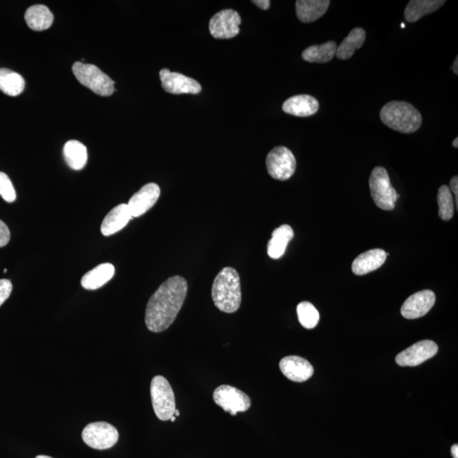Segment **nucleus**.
Masks as SVG:
<instances>
[{
    "instance_id": "1",
    "label": "nucleus",
    "mask_w": 458,
    "mask_h": 458,
    "mask_svg": "<svg viewBox=\"0 0 458 458\" xmlns=\"http://www.w3.org/2000/svg\"><path fill=\"white\" fill-rule=\"evenodd\" d=\"M188 293L185 277L174 276L163 283L150 298L145 310V325L151 332L161 333L174 324Z\"/></svg>"
},
{
    "instance_id": "2",
    "label": "nucleus",
    "mask_w": 458,
    "mask_h": 458,
    "mask_svg": "<svg viewBox=\"0 0 458 458\" xmlns=\"http://www.w3.org/2000/svg\"><path fill=\"white\" fill-rule=\"evenodd\" d=\"M211 297L221 312L234 313L240 308L242 301L239 273L233 268H224L215 277L211 288Z\"/></svg>"
},
{
    "instance_id": "3",
    "label": "nucleus",
    "mask_w": 458,
    "mask_h": 458,
    "mask_svg": "<svg viewBox=\"0 0 458 458\" xmlns=\"http://www.w3.org/2000/svg\"><path fill=\"white\" fill-rule=\"evenodd\" d=\"M380 119L388 128L402 133H412L422 125L421 113L406 101L388 102L380 110Z\"/></svg>"
},
{
    "instance_id": "4",
    "label": "nucleus",
    "mask_w": 458,
    "mask_h": 458,
    "mask_svg": "<svg viewBox=\"0 0 458 458\" xmlns=\"http://www.w3.org/2000/svg\"><path fill=\"white\" fill-rule=\"evenodd\" d=\"M72 72L81 84L98 96H110L115 91V81L95 65L75 63Z\"/></svg>"
},
{
    "instance_id": "5",
    "label": "nucleus",
    "mask_w": 458,
    "mask_h": 458,
    "mask_svg": "<svg viewBox=\"0 0 458 458\" xmlns=\"http://www.w3.org/2000/svg\"><path fill=\"white\" fill-rule=\"evenodd\" d=\"M151 400L155 415L162 421H169L176 411L175 395L169 380L163 376L153 378L150 384Z\"/></svg>"
},
{
    "instance_id": "6",
    "label": "nucleus",
    "mask_w": 458,
    "mask_h": 458,
    "mask_svg": "<svg viewBox=\"0 0 458 458\" xmlns=\"http://www.w3.org/2000/svg\"><path fill=\"white\" fill-rule=\"evenodd\" d=\"M372 198L380 209L393 210L399 195L391 185L386 169L377 166L372 171L369 178Z\"/></svg>"
},
{
    "instance_id": "7",
    "label": "nucleus",
    "mask_w": 458,
    "mask_h": 458,
    "mask_svg": "<svg viewBox=\"0 0 458 458\" xmlns=\"http://www.w3.org/2000/svg\"><path fill=\"white\" fill-rule=\"evenodd\" d=\"M268 171L274 179L286 181L292 177L296 169V159L294 155L284 146L273 149L266 159Z\"/></svg>"
},
{
    "instance_id": "8",
    "label": "nucleus",
    "mask_w": 458,
    "mask_h": 458,
    "mask_svg": "<svg viewBox=\"0 0 458 458\" xmlns=\"http://www.w3.org/2000/svg\"><path fill=\"white\" fill-rule=\"evenodd\" d=\"M86 445L96 450H106L114 447L119 439L117 429L106 422H96L87 425L81 433Z\"/></svg>"
},
{
    "instance_id": "9",
    "label": "nucleus",
    "mask_w": 458,
    "mask_h": 458,
    "mask_svg": "<svg viewBox=\"0 0 458 458\" xmlns=\"http://www.w3.org/2000/svg\"><path fill=\"white\" fill-rule=\"evenodd\" d=\"M214 400L216 405L233 416L237 412H247L251 406V398L244 392L227 384L216 388Z\"/></svg>"
},
{
    "instance_id": "10",
    "label": "nucleus",
    "mask_w": 458,
    "mask_h": 458,
    "mask_svg": "<svg viewBox=\"0 0 458 458\" xmlns=\"http://www.w3.org/2000/svg\"><path fill=\"white\" fill-rule=\"evenodd\" d=\"M240 24L241 18L238 12L234 10H223L212 16L209 30L215 39H233L240 34Z\"/></svg>"
},
{
    "instance_id": "11",
    "label": "nucleus",
    "mask_w": 458,
    "mask_h": 458,
    "mask_svg": "<svg viewBox=\"0 0 458 458\" xmlns=\"http://www.w3.org/2000/svg\"><path fill=\"white\" fill-rule=\"evenodd\" d=\"M438 346L432 341H422L408 347L395 358L400 367H416L435 357L438 353Z\"/></svg>"
},
{
    "instance_id": "12",
    "label": "nucleus",
    "mask_w": 458,
    "mask_h": 458,
    "mask_svg": "<svg viewBox=\"0 0 458 458\" xmlns=\"http://www.w3.org/2000/svg\"><path fill=\"white\" fill-rule=\"evenodd\" d=\"M163 89L173 95H182V93H192L197 95L202 92V85L191 77L181 74V73L171 72L169 69H162L159 71Z\"/></svg>"
},
{
    "instance_id": "13",
    "label": "nucleus",
    "mask_w": 458,
    "mask_h": 458,
    "mask_svg": "<svg viewBox=\"0 0 458 458\" xmlns=\"http://www.w3.org/2000/svg\"><path fill=\"white\" fill-rule=\"evenodd\" d=\"M161 195V190L157 183H150L143 186L129 199V209L133 218H138L152 208Z\"/></svg>"
},
{
    "instance_id": "14",
    "label": "nucleus",
    "mask_w": 458,
    "mask_h": 458,
    "mask_svg": "<svg viewBox=\"0 0 458 458\" xmlns=\"http://www.w3.org/2000/svg\"><path fill=\"white\" fill-rule=\"evenodd\" d=\"M435 303V293L431 290L424 289L407 298L400 309V313L407 319L422 318L431 310Z\"/></svg>"
},
{
    "instance_id": "15",
    "label": "nucleus",
    "mask_w": 458,
    "mask_h": 458,
    "mask_svg": "<svg viewBox=\"0 0 458 458\" xmlns=\"http://www.w3.org/2000/svg\"><path fill=\"white\" fill-rule=\"evenodd\" d=\"M280 367L285 377L294 382H305L314 374L312 364L297 355H289L282 359Z\"/></svg>"
},
{
    "instance_id": "16",
    "label": "nucleus",
    "mask_w": 458,
    "mask_h": 458,
    "mask_svg": "<svg viewBox=\"0 0 458 458\" xmlns=\"http://www.w3.org/2000/svg\"><path fill=\"white\" fill-rule=\"evenodd\" d=\"M388 255L382 249H374L364 252L354 260L351 267L353 272L358 276L374 272L381 267Z\"/></svg>"
},
{
    "instance_id": "17",
    "label": "nucleus",
    "mask_w": 458,
    "mask_h": 458,
    "mask_svg": "<svg viewBox=\"0 0 458 458\" xmlns=\"http://www.w3.org/2000/svg\"><path fill=\"white\" fill-rule=\"evenodd\" d=\"M132 218L133 216L130 214L128 204H118L106 215L103 220L100 228L102 235L110 236L116 234L126 227V225Z\"/></svg>"
},
{
    "instance_id": "18",
    "label": "nucleus",
    "mask_w": 458,
    "mask_h": 458,
    "mask_svg": "<svg viewBox=\"0 0 458 458\" xmlns=\"http://www.w3.org/2000/svg\"><path fill=\"white\" fill-rule=\"evenodd\" d=\"M319 110L317 99L308 95H299L289 98L283 105L285 113L294 117H308L316 114Z\"/></svg>"
},
{
    "instance_id": "19",
    "label": "nucleus",
    "mask_w": 458,
    "mask_h": 458,
    "mask_svg": "<svg viewBox=\"0 0 458 458\" xmlns=\"http://www.w3.org/2000/svg\"><path fill=\"white\" fill-rule=\"evenodd\" d=\"M329 5V0H298L297 18L304 23L315 22L326 13Z\"/></svg>"
},
{
    "instance_id": "20",
    "label": "nucleus",
    "mask_w": 458,
    "mask_h": 458,
    "mask_svg": "<svg viewBox=\"0 0 458 458\" xmlns=\"http://www.w3.org/2000/svg\"><path fill=\"white\" fill-rule=\"evenodd\" d=\"M294 238V231L289 225H282L273 232L272 239L268 244V254L272 259L283 256L290 240Z\"/></svg>"
},
{
    "instance_id": "21",
    "label": "nucleus",
    "mask_w": 458,
    "mask_h": 458,
    "mask_svg": "<svg viewBox=\"0 0 458 458\" xmlns=\"http://www.w3.org/2000/svg\"><path fill=\"white\" fill-rule=\"evenodd\" d=\"M115 268L112 264L103 263L84 274L81 280L83 288L88 290H96L104 286L112 279Z\"/></svg>"
},
{
    "instance_id": "22",
    "label": "nucleus",
    "mask_w": 458,
    "mask_h": 458,
    "mask_svg": "<svg viewBox=\"0 0 458 458\" xmlns=\"http://www.w3.org/2000/svg\"><path fill=\"white\" fill-rule=\"evenodd\" d=\"M444 4V0H412L405 10V18L408 22H418L423 16L438 11Z\"/></svg>"
},
{
    "instance_id": "23",
    "label": "nucleus",
    "mask_w": 458,
    "mask_h": 458,
    "mask_svg": "<svg viewBox=\"0 0 458 458\" xmlns=\"http://www.w3.org/2000/svg\"><path fill=\"white\" fill-rule=\"evenodd\" d=\"M27 26L34 31H44L52 26L54 15L47 6L37 5L28 8L25 14Z\"/></svg>"
},
{
    "instance_id": "24",
    "label": "nucleus",
    "mask_w": 458,
    "mask_h": 458,
    "mask_svg": "<svg viewBox=\"0 0 458 458\" xmlns=\"http://www.w3.org/2000/svg\"><path fill=\"white\" fill-rule=\"evenodd\" d=\"M366 40V32L361 27H355L350 32L343 42L337 47L336 57L339 60H346L351 58L355 51L362 48Z\"/></svg>"
},
{
    "instance_id": "25",
    "label": "nucleus",
    "mask_w": 458,
    "mask_h": 458,
    "mask_svg": "<svg viewBox=\"0 0 458 458\" xmlns=\"http://www.w3.org/2000/svg\"><path fill=\"white\" fill-rule=\"evenodd\" d=\"M63 153L65 162L73 170H81L87 164V148L79 141H68L64 146Z\"/></svg>"
},
{
    "instance_id": "26",
    "label": "nucleus",
    "mask_w": 458,
    "mask_h": 458,
    "mask_svg": "<svg viewBox=\"0 0 458 458\" xmlns=\"http://www.w3.org/2000/svg\"><path fill=\"white\" fill-rule=\"evenodd\" d=\"M336 50L337 44L334 41L313 45L302 52V59L310 63H327L333 60Z\"/></svg>"
},
{
    "instance_id": "27",
    "label": "nucleus",
    "mask_w": 458,
    "mask_h": 458,
    "mask_svg": "<svg viewBox=\"0 0 458 458\" xmlns=\"http://www.w3.org/2000/svg\"><path fill=\"white\" fill-rule=\"evenodd\" d=\"M25 89V80L19 73L0 69V90L6 95L15 97L20 95Z\"/></svg>"
},
{
    "instance_id": "28",
    "label": "nucleus",
    "mask_w": 458,
    "mask_h": 458,
    "mask_svg": "<svg viewBox=\"0 0 458 458\" xmlns=\"http://www.w3.org/2000/svg\"><path fill=\"white\" fill-rule=\"evenodd\" d=\"M298 318L305 329H313L320 320V315L316 308L308 301H302L297 306Z\"/></svg>"
},
{
    "instance_id": "29",
    "label": "nucleus",
    "mask_w": 458,
    "mask_h": 458,
    "mask_svg": "<svg viewBox=\"0 0 458 458\" xmlns=\"http://www.w3.org/2000/svg\"><path fill=\"white\" fill-rule=\"evenodd\" d=\"M437 202L439 204V216L444 221H449L454 215V199L451 190L447 185L440 188Z\"/></svg>"
},
{
    "instance_id": "30",
    "label": "nucleus",
    "mask_w": 458,
    "mask_h": 458,
    "mask_svg": "<svg viewBox=\"0 0 458 458\" xmlns=\"http://www.w3.org/2000/svg\"><path fill=\"white\" fill-rule=\"evenodd\" d=\"M0 196L6 202H14L16 199V193L11 179L5 173L0 171Z\"/></svg>"
},
{
    "instance_id": "31",
    "label": "nucleus",
    "mask_w": 458,
    "mask_h": 458,
    "mask_svg": "<svg viewBox=\"0 0 458 458\" xmlns=\"http://www.w3.org/2000/svg\"><path fill=\"white\" fill-rule=\"evenodd\" d=\"M11 292V282L8 280H0V306L10 297Z\"/></svg>"
},
{
    "instance_id": "32",
    "label": "nucleus",
    "mask_w": 458,
    "mask_h": 458,
    "mask_svg": "<svg viewBox=\"0 0 458 458\" xmlns=\"http://www.w3.org/2000/svg\"><path fill=\"white\" fill-rule=\"evenodd\" d=\"M11 240V231L7 225L0 220V248L6 247Z\"/></svg>"
},
{
    "instance_id": "33",
    "label": "nucleus",
    "mask_w": 458,
    "mask_h": 458,
    "mask_svg": "<svg viewBox=\"0 0 458 458\" xmlns=\"http://www.w3.org/2000/svg\"><path fill=\"white\" fill-rule=\"evenodd\" d=\"M450 186H451V191L453 192V194L455 195V200H456V207H457V210L458 208V178L457 176H455V177H453L451 179V181H450Z\"/></svg>"
},
{
    "instance_id": "34",
    "label": "nucleus",
    "mask_w": 458,
    "mask_h": 458,
    "mask_svg": "<svg viewBox=\"0 0 458 458\" xmlns=\"http://www.w3.org/2000/svg\"><path fill=\"white\" fill-rule=\"evenodd\" d=\"M252 3H254L256 6H259L260 9L263 11L268 10L270 4H271L269 0H254Z\"/></svg>"
},
{
    "instance_id": "35",
    "label": "nucleus",
    "mask_w": 458,
    "mask_h": 458,
    "mask_svg": "<svg viewBox=\"0 0 458 458\" xmlns=\"http://www.w3.org/2000/svg\"><path fill=\"white\" fill-rule=\"evenodd\" d=\"M452 455L453 458H458V445L457 444L453 445L452 450Z\"/></svg>"
},
{
    "instance_id": "36",
    "label": "nucleus",
    "mask_w": 458,
    "mask_h": 458,
    "mask_svg": "<svg viewBox=\"0 0 458 458\" xmlns=\"http://www.w3.org/2000/svg\"><path fill=\"white\" fill-rule=\"evenodd\" d=\"M452 70L456 75L458 74V56L456 57L455 61H454L452 65Z\"/></svg>"
},
{
    "instance_id": "37",
    "label": "nucleus",
    "mask_w": 458,
    "mask_h": 458,
    "mask_svg": "<svg viewBox=\"0 0 458 458\" xmlns=\"http://www.w3.org/2000/svg\"><path fill=\"white\" fill-rule=\"evenodd\" d=\"M452 145H453L454 148H456V149L458 148V138H456L455 140H453Z\"/></svg>"
},
{
    "instance_id": "38",
    "label": "nucleus",
    "mask_w": 458,
    "mask_h": 458,
    "mask_svg": "<svg viewBox=\"0 0 458 458\" xmlns=\"http://www.w3.org/2000/svg\"><path fill=\"white\" fill-rule=\"evenodd\" d=\"M36 458H53V457L44 456V455H39L38 457H36Z\"/></svg>"
},
{
    "instance_id": "39",
    "label": "nucleus",
    "mask_w": 458,
    "mask_h": 458,
    "mask_svg": "<svg viewBox=\"0 0 458 458\" xmlns=\"http://www.w3.org/2000/svg\"><path fill=\"white\" fill-rule=\"evenodd\" d=\"M174 415H175V417H178L180 415V412L178 410V409H176Z\"/></svg>"
},
{
    "instance_id": "40",
    "label": "nucleus",
    "mask_w": 458,
    "mask_h": 458,
    "mask_svg": "<svg viewBox=\"0 0 458 458\" xmlns=\"http://www.w3.org/2000/svg\"><path fill=\"white\" fill-rule=\"evenodd\" d=\"M170 420L171 421V422H175L176 417L175 416L171 417V419Z\"/></svg>"
},
{
    "instance_id": "41",
    "label": "nucleus",
    "mask_w": 458,
    "mask_h": 458,
    "mask_svg": "<svg viewBox=\"0 0 458 458\" xmlns=\"http://www.w3.org/2000/svg\"><path fill=\"white\" fill-rule=\"evenodd\" d=\"M402 27H403V28L405 27L404 23H402Z\"/></svg>"
}]
</instances>
